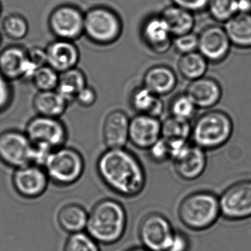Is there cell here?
<instances>
[{"label": "cell", "instance_id": "obj_1", "mask_svg": "<svg viewBox=\"0 0 251 251\" xmlns=\"http://www.w3.org/2000/svg\"><path fill=\"white\" fill-rule=\"evenodd\" d=\"M101 181L110 191L124 198H133L143 192L147 174L140 160L126 148H107L96 164Z\"/></svg>", "mask_w": 251, "mask_h": 251}, {"label": "cell", "instance_id": "obj_2", "mask_svg": "<svg viewBox=\"0 0 251 251\" xmlns=\"http://www.w3.org/2000/svg\"><path fill=\"white\" fill-rule=\"evenodd\" d=\"M127 226V214L117 200L98 201L89 212L86 231L100 245H112L121 240Z\"/></svg>", "mask_w": 251, "mask_h": 251}, {"label": "cell", "instance_id": "obj_3", "mask_svg": "<svg viewBox=\"0 0 251 251\" xmlns=\"http://www.w3.org/2000/svg\"><path fill=\"white\" fill-rule=\"evenodd\" d=\"M177 217L189 230L196 232L208 230L221 217L219 196L210 191L192 192L180 201Z\"/></svg>", "mask_w": 251, "mask_h": 251}, {"label": "cell", "instance_id": "obj_4", "mask_svg": "<svg viewBox=\"0 0 251 251\" xmlns=\"http://www.w3.org/2000/svg\"><path fill=\"white\" fill-rule=\"evenodd\" d=\"M233 123L223 111L211 110L200 116L192 126V144L204 151H214L224 146L231 138Z\"/></svg>", "mask_w": 251, "mask_h": 251}, {"label": "cell", "instance_id": "obj_5", "mask_svg": "<svg viewBox=\"0 0 251 251\" xmlns=\"http://www.w3.org/2000/svg\"><path fill=\"white\" fill-rule=\"evenodd\" d=\"M43 167L51 183L58 187H68L81 178L86 162L77 149L64 145L51 151Z\"/></svg>", "mask_w": 251, "mask_h": 251}, {"label": "cell", "instance_id": "obj_6", "mask_svg": "<svg viewBox=\"0 0 251 251\" xmlns=\"http://www.w3.org/2000/svg\"><path fill=\"white\" fill-rule=\"evenodd\" d=\"M123 30L122 19L111 8L97 6L84 13L83 36L95 45H112L120 39Z\"/></svg>", "mask_w": 251, "mask_h": 251}, {"label": "cell", "instance_id": "obj_7", "mask_svg": "<svg viewBox=\"0 0 251 251\" xmlns=\"http://www.w3.org/2000/svg\"><path fill=\"white\" fill-rule=\"evenodd\" d=\"M25 133L35 147L52 151L64 146L68 130L60 118L36 114L26 124Z\"/></svg>", "mask_w": 251, "mask_h": 251}, {"label": "cell", "instance_id": "obj_8", "mask_svg": "<svg viewBox=\"0 0 251 251\" xmlns=\"http://www.w3.org/2000/svg\"><path fill=\"white\" fill-rule=\"evenodd\" d=\"M34 145L25 131L9 129L0 133V161L10 168L33 164Z\"/></svg>", "mask_w": 251, "mask_h": 251}, {"label": "cell", "instance_id": "obj_9", "mask_svg": "<svg viewBox=\"0 0 251 251\" xmlns=\"http://www.w3.org/2000/svg\"><path fill=\"white\" fill-rule=\"evenodd\" d=\"M170 220L164 214L152 211L144 216L138 227L142 245L151 251H166L175 233Z\"/></svg>", "mask_w": 251, "mask_h": 251}, {"label": "cell", "instance_id": "obj_10", "mask_svg": "<svg viewBox=\"0 0 251 251\" xmlns=\"http://www.w3.org/2000/svg\"><path fill=\"white\" fill-rule=\"evenodd\" d=\"M221 217L236 222L251 217V180H242L227 186L219 196Z\"/></svg>", "mask_w": 251, "mask_h": 251}, {"label": "cell", "instance_id": "obj_11", "mask_svg": "<svg viewBox=\"0 0 251 251\" xmlns=\"http://www.w3.org/2000/svg\"><path fill=\"white\" fill-rule=\"evenodd\" d=\"M48 24L55 39L75 42L83 36L84 13L73 5H61L50 13Z\"/></svg>", "mask_w": 251, "mask_h": 251}, {"label": "cell", "instance_id": "obj_12", "mask_svg": "<svg viewBox=\"0 0 251 251\" xmlns=\"http://www.w3.org/2000/svg\"><path fill=\"white\" fill-rule=\"evenodd\" d=\"M11 182L17 195L25 199L34 200L45 193L50 181L43 167L29 164L14 170Z\"/></svg>", "mask_w": 251, "mask_h": 251}, {"label": "cell", "instance_id": "obj_13", "mask_svg": "<svg viewBox=\"0 0 251 251\" xmlns=\"http://www.w3.org/2000/svg\"><path fill=\"white\" fill-rule=\"evenodd\" d=\"M231 42L224 27L209 25L198 35V52L212 64H219L230 53Z\"/></svg>", "mask_w": 251, "mask_h": 251}, {"label": "cell", "instance_id": "obj_14", "mask_svg": "<svg viewBox=\"0 0 251 251\" xmlns=\"http://www.w3.org/2000/svg\"><path fill=\"white\" fill-rule=\"evenodd\" d=\"M176 176L184 181H194L201 177L206 170V151L189 143L173 159Z\"/></svg>", "mask_w": 251, "mask_h": 251}, {"label": "cell", "instance_id": "obj_15", "mask_svg": "<svg viewBox=\"0 0 251 251\" xmlns=\"http://www.w3.org/2000/svg\"><path fill=\"white\" fill-rule=\"evenodd\" d=\"M0 73L10 81L31 80L33 72L27 58V49L20 45H10L0 51Z\"/></svg>", "mask_w": 251, "mask_h": 251}, {"label": "cell", "instance_id": "obj_16", "mask_svg": "<svg viewBox=\"0 0 251 251\" xmlns=\"http://www.w3.org/2000/svg\"><path fill=\"white\" fill-rule=\"evenodd\" d=\"M141 37L147 48L157 55L168 52L173 45V36L160 14L150 16L144 21Z\"/></svg>", "mask_w": 251, "mask_h": 251}, {"label": "cell", "instance_id": "obj_17", "mask_svg": "<svg viewBox=\"0 0 251 251\" xmlns=\"http://www.w3.org/2000/svg\"><path fill=\"white\" fill-rule=\"evenodd\" d=\"M161 137L159 118L138 114L130 119L129 141L138 149L148 151Z\"/></svg>", "mask_w": 251, "mask_h": 251}, {"label": "cell", "instance_id": "obj_18", "mask_svg": "<svg viewBox=\"0 0 251 251\" xmlns=\"http://www.w3.org/2000/svg\"><path fill=\"white\" fill-rule=\"evenodd\" d=\"M45 50L47 64L59 74L77 67L80 61V50L73 41L55 39Z\"/></svg>", "mask_w": 251, "mask_h": 251}, {"label": "cell", "instance_id": "obj_19", "mask_svg": "<svg viewBox=\"0 0 251 251\" xmlns=\"http://www.w3.org/2000/svg\"><path fill=\"white\" fill-rule=\"evenodd\" d=\"M186 94L197 108L210 109L220 102L223 96V89L215 79L204 76L190 81L186 88Z\"/></svg>", "mask_w": 251, "mask_h": 251}, {"label": "cell", "instance_id": "obj_20", "mask_svg": "<svg viewBox=\"0 0 251 251\" xmlns=\"http://www.w3.org/2000/svg\"><path fill=\"white\" fill-rule=\"evenodd\" d=\"M130 119L124 111H111L104 120L102 139L107 148H123L129 141Z\"/></svg>", "mask_w": 251, "mask_h": 251}, {"label": "cell", "instance_id": "obj_21", "mask_svg": "<svg viewBox=\"0 0 251 251\" xmlns=\"http://www.w3.org/2000/svg\"><path fill=\"white\" fill-rule=\"evenodd\" d=\"M177 84L174 70L165 65H156L147 70L143 77V86L158 96H165L173 92Z\"/></svg>", "mask_w": 251, "mask_h": 251}, {"label": "cell", "instance_id": "obj_22", "mask_svg": "<svg viewBox=\"0 0 251 251\" xmlns=\"http://www.w3.org/2000/svg\"><path fill=\"white\" fill-rule=\"evenodd\" d=\"M32 105L37 115L60 118L70 104L56 90H51L36 92Z\"/></svg>", "mask_w": 251, "mask_h": 251}, {"label": "cell", "instance_id": "obj_23", "mask_svg": "<svg viewBox=\"0 0 251 251\" xmlns=\"http://www.w3.org/2000/svg\"><path fill=\"white\" fill-rule=\"evenodd\" d=\"M89 212L83 205L68 203L63 205L57 214L58 226L69 234L86 231Z\"/></svg>", "mask_w": 251, "mask_h": 251}, {"label": "cell", "instance_id": "obj_24", "mask_svg": "<svg viewBox=\"0 0 251 251\" xmlns=\"http://www.w3.org/2000/svg\"><path fill=\"white\" fill-rule=\"evenodd\" d=\"M160 15L167 23L173 38L193 32L195 25L194 13L173 4L164 8Z\"/></svg>", "mask_w": 251, "mask_h": 251}, {"label": "cell", "instance_id": "obj_25", "mask_svg": "<svg viewBox=\"0 0 251 251\" xmlns=\"http://www.w3.org/2000/svg\"><path fill=\"white\" fill-rule=\"evenodd\" d=\"M224 24L232 45L242 49L251 48V12L239 13Z\"/></svg>", "mask_w": 251, "mask_h": 251}, {"label": "cell", "instance_id": "obj_26", "mask_svg": "<svg viewBox=\"0 0 251 251\" xmlns=\"http://www.w3.org/2000/svg\"><path fill=\"white\" fill-rule=\"evenodd\" d=\"M130 104L138 114L159 118L164 111L161 97L155 95L142 85L136 88L131 95Z\"/></svg>", "mask_w": 251, "mask_h": 251}, {"label": "cell", "instance_id": "obj_27", "mask_svg": "<svg viewBox=\"0 0 251 251\" xmlns=\"http://www.w3.org/2000/svg\"><path fill=\"white\" fill-rule=\"evenodd\" d=\"M87 85L86 75L77 67L60 73L59 81L55 90L69 104H71L75 101L79 92Z\"/></svg>", "mask_w": 251, "mask_h": 251}, {"label": "cell", "instance_id": "obj_28", "mask_svg": "<svg viewBox=\"0 0 251 251\" xmlns=\"http://www.w3.org/2000/svg\"><path fill=\"white\" fill-rule=\"evenodd\" d=\"M208 61L198 51L182 55L177 63V70L182 77L189 81L204 77Z\"/></svg>", "mask_w": 251, "mask_h": 251}, {"label": "cell", "instance_id": "obj_29", "mask_svg": "<svg viewBox=\"0 0 251 251\" xmlns=\"http://www.w3.org/2000/svg\"><path fill=\"white\" fill-rule=\"evenodd\" d=\"M190 122L170 115L161 123V137L170 141H187L191 139Z\"/></svg>", "mask_w": 251, "mask_h": 251}, {"label": "cell", "instance_id": "obj_30", "mask_svg": "<svg viewBox=\"0 0 251 251\" xmlns=\"http://www.w3.org/2000/svg\"><path fill=\"white\" fill-rule=\"evenodd\" d=\"M2 30L9 39L20 41L25 39L29 33L28 22L23 16L11 14L7 16L2 23Z\"/></svg>", "mask_w": 251, "mask_h": 251}, {"label": "cell", "instance_id": "obj_31", "mask_svg": "<svg viewBox=\"0 0 251 251\" xmlns=\"http://www.w3.org/2000/svg\"><path fill=\"white\" fill-rule=\"evenodd\" d=\"M207 10L213 20L225 23L238 14V0H209Z\"/></svg>", "mask_w": 251, "mask_h": 251}, {"label": "cell", "instance_id": "obj_32", "mask_svg": "<svg viewBox=\"0 0 251 251\" xmlns=\"http://www.w3.org/2000/svg\"><path fill=\"white\" fill-rule=\"evenodd\" d=\"M59 75L58 72L47 64L36 70L30 82L37 92L55 90L59 81Z\"/></svg>", "mask_w": 251, "mask_h": 251}, {"label": "cell", "instance_id": "obj_33", "mask_svg": "<svg viewBox=\"0 0 251 251\" xmlns=\"http://www.w3.org/2000/svg\"><path fill=\"white\" fill-rule=\"evenodd\" d=\"M64 251H101L100 244L86 231L70 234Z\"/></svg>", "mask_w": 251, "mask_h": 251}, {"label": "cell", "instance_id": "obj_34", "mask_svg": "<svg viewBox=\"0 0 251 251\" xmlns=\"http://www.w3.org/2000/svg\"><path fill=\"white\" fill-rule=\"evenodd\" d=\"M197 109L196 105L186 93L177 95L170 103V115L189 122L195 117Z\"/></svg>", "mask_w": 251, "mask_h": 251}, {"label": "cell", "instance_id": "obj_35", "mask_svg": "<svg viewBox=\"0 0 251 251\" xmlns=\"http://www.w3.org/2000/svg\"><path fill=\"white\" fill-rule=\"evenodd\" d=\"M173 46L181 55L198 51V35L193 32L173 38Z\"/></svg>", "mask_w": 251, "mask_h": 251}, {"label": "cell", "instance_id": "obj_36", "mask_svg": "<svg viewBox=\"0 0 251 251\" xmlns=\"http://www.w3.org/2000/svg\"><path fill=\"white\" fill-rule=\"evenodd\" d=\"M148 151L151 159L158 164L172 160L173 158L171 146L168 141L163 137L160 138Z\"/></svg>", "mask_w": 251, "mask_h": 251}, {"label": "cell", "instance_id": "obj_37", "mask_svg": "<svg viewBox=\"0 0 251 251\" xmlns=\"http://www.w3.org/2000/svg\"><path fill=\"white\" fill-rule=\"evenodd\" d=\"M14 100V89L11 81L0 73V114L11 106Z\"/></svg>", "mask_w": 251, "mask_h": 251}, {"label": "cell", "instance_id": "obj_38", "mask_svg": "<svg viewBox=\"0 0 251 251\" xmlns=\"http://www.w3.org/2000/svg\"><path fill=\"white\" fill-rule=\"evenodd\" d=\"M191 241L184 232L175 230L173 239L166 251H190Z\"/></svg>", "mask_w": 251, "mask_h": 251}, {"label": "cell", "instance_id": "obj_39", "mask_svg": "<svg viewBox=\"0 0 251 251\" xmlns=\"http://www.w3.org/2000/svg\"><path fill=\"white\" fill-rule=\"evenodd\" d=\"M97 100H98V94L96 90L88 84L79 92L76 96L75 102H77L80 106L83 108H89L95 105Z\"/></svg>", "mask_w": 251, "mask_h": 251}, {"label": "cell", "instance_id": "obj_40", "mask_svg": "<svg viewBox=\"0 0 251 251\" xmlns=\"http://www.w3.org/2000/svg\"><path fill=\"white\" fill-rule=\"evenodd\" d=\"M173 5L184 8L192 13H198L207 9L209 0H171Z\"/></svg>", "mask_w": 251, "mask_h": 251}, {"label": "cell", "instance_id": "obj_41", "mask_svg": "<svg viewBox=\"0 0 251 251\" xmlns=\"http://www.w3.org/2000/svg\"><path fill=\"white\" fill-rule=\"evenodd\" d=\"M27 58L29 61L38 69L47 65V54L45 48L34 46L27 49Z\"/></svg>", "mask_w": 251, "mask_h": 251}, {"label": "cell", "instance_id": "obj_42", "mask_svg": "<svg viewBox=\"0 0 251 251\" xmlns=\"http://www.w3.org/2000/svg\"><path fill=\"white\" fill-rule=\"evenodd\" d=\"M251 12V0H238V14Z\"/></svg>", "mask_w": 251, "mask_h": 251}, {"label": "cell", "instance_id": "obj_43", "mask_svg": "<svg viewBox=\"0 0 251 251\" xmlns=\"http://www.w3.org/2000/svg\"><path fill=\"white\" fill-rule=\"evenodd\" d=\"M126 251H151L150 250L147 249L145 247L142 246H135L132 247V248H129Z\"/></svg>", "mask_w": 251, "mask_h": 251}, {"label": "cell", "instance_id": "obj_44", "mask_svg": "<svg viewBox=\"0 0 251 251\" xmlns=\"http://www.w3.org/2000/svg\"><path fill=\"white\" fill-rule=\"evenodd\" d=\"M2 34H1V33H0V46H1V45H2Z\"/></svg>", "mask_w": 251, "mask_h": 251}, {"label": "cell", "instance_id": "obj_45", "mask_svg": "<svg viewBox=\"0 0 251 251\" xmlns=\"http://www.w3.org/2000/svg\"><path fill=\"white\" fill-rule=\"evenodd\" d=\"M1 14H2V5L0 3V16H1Z\"/></svg>", "mask_w": 251, "mask_h": 251}]
</instances>
